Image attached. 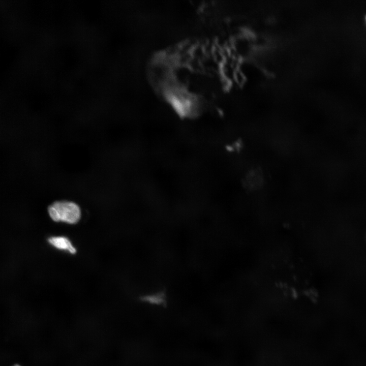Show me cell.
<instances>
[{"mask_svg":"<svg viewBox=\"0 0 366 366\" xmlns=\"http://www.w3.org/2000/svg\"><path fill=\"white\" fill-rule=\"evenodd\" d=\"M12 366H21V365H19V364H14V365H12Z\"/></svg>","mask_w":366,"mask_h":366,"instance_id":"cell-3","label":"cell"},{"mask_svg":"<svg viewBox=\"0 0 366 366\" xmlns=\"http://www.w3.org/2000/svg\"><path fill=\"white\" fill-rule=\"evenodd\" d=\"M48 211L53 221L71 224L77 223L81 216V209L78 204L66 200L53 202L49 206Z\"/></svg>","mask_w":366,"mask_h":366,"instance_id":"cell-1","label":"cell"},{"mask_svg":"<svg viewBox=\"0 0 366 366\" xmlns=\"http://www.w3.org/2000/svg\"><path fill=\"white\" fill-rule=\"evenodd\" d=\"M49 243L54 248L68 252L72 254L76 252V249L71 241L66 236H53L48 238Z\"/></svg>","mask_w":366,"mask_h":366,"instance_id":"cell-2","label":"cell"}]
</instances>
